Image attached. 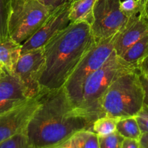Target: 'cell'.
<instances>
[{"label":"cell","mask_w":148,"mask_h":148,"mask_svg":"<svg viewBox=\"0 0 148 148\" xmlns=\"http://www.w3.org/2000/svg\"><path fill=\"white\" fill-rule=\"evenodd\" d=\"M136 67L139 73L148 78V55L138 63Z\"/></svg>","instance_id":"484cf974"},{"label":"cell","mask_w":148,"mask_h":148,"mask_svg":"<svg viewBox=\"0 0 148 148\" xmlns=\"http://www.w3.org/2000/svg\"><path fill=\"white\" fill-rule=\"evenodd\" d=\"M21 49L22 45L10 36L0 37V62L10 72H12L21 55Z\"/></svg>","instance_id":"4fadbf2b"},{"label":"cell","mask_w":148,"mask_h":148,"mask_svg":"<svg viewBox=\"0 0 148 148\" xmlns=\"http://www.w3.org/2000/svg\"><path fill=\"white\" fill-rule=\"evenodd\" d=\"M39 1L43 5H44L51 12L55 9L60 7L68 1H70L71 0H39Z\"/></svg>","instance_id":"cb8c5ba5"},{"label":"cell","mask_w":148,"mask_h":148,"mask_svg":"<svg viewBox=\"0 0 148 148\" xmlns=\"http://www.w3.org/2000/svg\"><path fill=\"white\" fill-rule=\"evenodd\" d=\"M63 145L71 148H100L99 137L90 130L78 132Z\"/></svg>","instance_id":"2e32d148"},{"label":"cell","mask_w":148,"mask_h":148,"mask_svg":"<svg viewBox=\"0 0 148 148\" xmlns=\"http://www.w3.org/2000/svg\"><path fill=\"white\" fill-rule=\"evenodd\" d=\"M148 33V20L143 13L129 17L126 24L113 38L116 54L121 56L129 48Z\"/></svg>","instance_id":"8fae6325"},{"label":"cell","mask_w":148,"mask_h":148,"mask_svg":"<svg viewBox=\"0 0 148 148\" xmlns=\"http://www.w3.org/2000/svg\"><path fill=\"white\" fill-rule=\"evenodd\" d=\"M139 79H140L141 85H142V90L144 92V98H143V103L144 105L148 106V78L144 76L141 73L139 72Z\"/></svg>","instance_id":"d4e9b609"},{"label":"cell","mask_w":148,"mask_h":148,"mask_svg":"<svg viewBox=\"0 0 148 148\" xmlns=\"http://www.w3.org/2000/svg\"><path fill=\"white\" fill-rule=\"evenodd\" d=\"M141 132H148V106L143 105L140 111L135 116Z\"/></svg>","instance_id":"603a6c76"},{"label":"cell","mask_w":148,"mask_h":148,"mask_svg":"<svg viewBox=\"0 0 148 148\" xmlns=\"http://www.w3.org/2000/svg\"><path fill=\"white\" fill-rule=\"evenodd\" d=\"M135 69L137 68L125 62L115 52L103 66L86 79L81 90L78 109L85 112L94 121L105 116L101 106L103 95L119 76Z\"/></svg>","instance_id":"3957f363"},{"label":"cell","mask_w":148,"mask_h":148,"mask_svg":"<svg viewBox=\"0 0 148 148\" xmlns=\"http://www.w3.org/2000/svg\"><path fill=\"white\" fill-rule=\"evenodd\" d=\"M116 132L124 138L139 140L142 132L134 116L119 119L116 124Z\"/></svg>","instance_id":"e0dca14e"},{"label":"cell","mask_w":148,"mask_h":148,"mask_svg":"<svg viewBox=\"0 0 148 148\" xmlns=\"http://www.w3.org/2000/svg\"><path fill=\"white\" fill-rule=\"evenodd\" d=\"M39 95L40 93L0 115V143L25 132L32 116L40 104Z\"/></svg>","instance_id":"30bf717a"},{"label":"cell","mask_w":148,"mask_h":148,"mask_svg":"<svg viewBox=\"0 0 148 148\" xmlns=\"http://www.w3.org/2000/svg\"><path fill=\"white\" fill-rule=\"evenodd\" d=\"M138 141L139 148H148V132L142 133Z\"/></svg>","instance_id":"83f0119b"},{"label":"cell","mask_w":148,"mask_h":148,"mask_svg":"<svg viewBox=\"0 0 148 148\" xmlns=\"http://www.w3.org/2000/svg\"><path fill=\"white\" fill-rule=\"evenodd\" d=\"M121 148H139V141L133 139L124 138Z\"/></svg>","instance_id":"4316f807"},{"label":"cell","mask_w":148,"mask_h":148,"mask_svg":"<svg viewBox=\"0 0 148 148\" xmlns=\"http://www.w3.org/2000/svg\"><path fill=\"white\" fill-rule=\"evenodd\" d=\"M97 0H77L71 1L69 19L71 23H87L91 25L92 23L93 9Z\"/></svg>","instance_id":"5bb4252c"},{"label":"cell","mask_w":148,"mask_h":148,"mask_svg":"<svg viewBox=\"0 0 148 148\" xmlns=\"http://www.w3.org/2000/svg\"><path fill=\"white\" fill-rule=\"evenodd\" d=\"M7 72H10V71L7 70V69L4 67V65H3L0 62V77L2 76H4V75H5Z\"/></svg>","instance_id":"f546056e"},{"label":"cell","mask_w":148,"mask_h":148,"mask_svg":"<svg viewBox=\"0 0 148 148\" xmlns=\"http://www.w3.org/2000/svg\"><path fill=\"white\" fill-rule=\"evenodd\" d=\"M139 3H140L141 6H142V10H143V7H144V4H145V1H146V0H139Z\"/></svg>","instance_id":"4dcf8cb0"},{"label":"cell","mask_w":148,"mask_h":148,"mask_svg":"<svg viewBox=\"0 0 148 148\" xmlns=\"http://www.w3.org/2000/svg\"><path fill=\"white\" fill-rule=\"evenodd\" d=\"M45 56L43 47L22 53L12 72L24 86L28 98L36 97L41 88L40 78L44 69Z\"/></svg>","instance_id":"ba28073f"},{"label":"cell","mask_w":148,"mask_h":148,"mask_svg":"<svg viewBox=\"0 0 148 148\" xmlns=\"http://www.w3.org/2000/svg\"><path fill=\"white\" fill-rule=\"evenodd\" d=\"M93 17L91 30L96 42L115 36L129 20L120 10V0H97Z\"/></svg>","instance_id":"52a82bcc"},{"label":"cell","mask_w":148,"mask_h":148,"mask_svg":"<svg viewBox=\"0 0 148 148\" xmlns=\"http://www.w3.org/2000/svg\"><path fill=\"white\" fill-rule=\"evenodd\" d=\"M11 0H0V37L8 36Z\"/></svg>","instance_id":"ffe728a7"},{"label":"cell","mask_w":148,"mask_h":148,"mask_svg":"<svg viewBox=\"0 0 148 148\" xmlns=\"http://www.w3.org/2000/svg\"><path fill=\"white\" fill-rule=\"evenodd\" d=\"M148 55V33L131 46L120 58L125 62L137 66L138 63ZM137 68V67H136Z\"/></svg>","instance_id":"9a60e30c"},{"label":"cell","mask_w":148,"mask_h":148,"mask_svg":"<svg viewBox=\"0 0 148 148\" xmlns=\"http://www.w3.org/2000/svg\"><path fill=\"white\" fill-rule=\"evenodd\" d=\"M71 1H77V0H71Z\"/></svg>","instance_id":"d6a6232c"},{"label":"cell","mask_w":148,"mask_h":148,"mask_svg":"<svg viewBox=\"0 0 148 148\" xmlns=\"http://www.w3.org/2000/svg\"><path fill=\"white\" fill-rule=\"evenodd\" d=\"M54 148H71V147H67V146L64 145H60V146H58V147H54Z\"/></svg>","instance_id":"1f68e13d"},{"label":"cell","mask_w":148,"mask_h":148,"mask_svg":"<svg viewBox=\"0 0 148 148\" xmlns=\"http://www.w3.org/2000/svg\"><path fill=\"white\" fill-rule=\"evenodd\" d=\"M124 137L118 132H114L108 135L99 137L100 148H121Z\"/></svg>","instance_id":"44dd1931"},{"label":"cell","mask_w":148,"mask_h":148,"mask_svg":"<svg viewBox=\"0 0 148 148\" xmlns=\"http://www.w3.org/2000/svg\"><path fill=\"white\" fill-rule=\"evenodd\" d=\"M144 92L138 69L119 76L103 95L101 102L104 115L119 119L135 116L143 106Z\"/></svg>","instance_id":"277c9868"},{"label":"cell","mask_w":148,"mask_h":148,"mask_svg":"<svg viewBox=\"0 0 148 148\" xmlns=\"http://www.w3.org/2000/svg\"><path fill=\"white\" fill-rule=\"evenodd\" d=\"M120 10L128 17L136 15L143 11L139 0H124L120 1Z\"/></svg>","instance_id":"7402d4cb"},{"label":"cell","mask_w":148,"mask_h":148,"mask_svg":"<svg viewBox=\"0 0 148 148\" xmlns=\"http://www.w3.org/2000/svg\"><path fill=\"white\" fill-rule=\"evenodd\" d=\"M142 13H143V14L145 15V17L148 20V0H146L145 4H144Z\"/></svg>","instance_id":"f1b7e54d"},{"label":"cell","mask_w":148,"mask_h":148,"mask_svg":"<svg viewBox=\"0 0 148 148\" xmlns=\"http://www.w3.org/2000/svg\"><path fill=\"white\" fill-rule=\"evenodd\" d=\"M117 119L104 116L98 118L94 121L91 131L95 133L98 137L108 135L116 131Z\"/></svg>","instance_id":"ac0fdd59"},{"label":"cell","mask_w":148,"mask_h":148,"mask_svg":"<svg viewBox=\"0 0 148 148\" xmlns=\"http://www.w3.org/2000/svg\"><path fill=\"white\" fill-rule=\"evenodd\" d=\"M29 99L24 86L13 72H7L0 77V115Z\"/></svg>","instance_id":"7c38bea8"},{"label":"cell","mask_w":148,"mask_h":148,"mask_svg":"<svg viewBox=\"0 0 148 148\" xmlns=\"http://www.w3.org/2000/svg\"><path fill=\"white\" fill-rule=\"evenodd\" d=\"M0 148H34L25 132L20 133L0 143Z\"/></svg>","instance_id":"d6986e66"},{"label":"cell","mask_w":148,"mask_h":148,"mask_svg":"<svg viewBox=\"0 0 148 148\" xmlns=\"http://www.w3.org/2000/svg\"><path fill=\"white\" fill-rule=\"evenodd\" d=\"M71 1H68L49 13L39 30L22 45L21 53L41 48L71 24L69 19Z\"/></svg>","instance_id":"9c48e42d"},{"label":"cell","mask_w":148,"mask_h":148,"mask_svg":"<svg viewBox=\"0 0 148 148\" xmlns=\"http://www.w3.org/2000/svg\"><path fill=\"white\" fill-rule=\"evenodd\" d=\"M113 38L95 42L85 54L64 85L68 98L78 108L81 90L86 79L104 64L115 53Z\"/></svg>","instance_id":"8992f818"},{"label":"cell","mask_w":148,"mask_h":148,"mask_svg":"<svg viewBox=\"0 0 148 148\" xmlns=\"http://www.w3.org/2000/svg\"><path fill=\"white\" fill-rule=\"evenodd\" d=\"M49 13L39 0H11L8 36L23 45L39 30Z\"/></svg>","instance_id":"5b68a950"},{"label":"cell","mask_w":148,"mask_h":148,"mask_svg":"<svg viewBox=\"0 0 148 148\" xmlns=\"http://www.w3.org/2000/svg\"><path fill=\"white\" fill-rule=\"evenodd\" d=\"M39 95L40 104L25 130L33 147H56L78 132L91 131L94 120L72 103L64 87L41 89Z\"/></svg>","instance_id":"6da1fadb"},{"label":"cell","mask_w":148,"mask_h":148,"mask_svg":"<svg viewBox=\"0 0 148 148\" xmlns=\"http://www.w3.org/2000/svg\"><path fill=\"white\" fill-rule=\"evenodd\" d=\"M89 23H71L43 46L44 69L41 88L55 90L62 88L86 53L95 43Z\"/></svg>","instance_id":"7a4b0ae2"}]
</instances>
